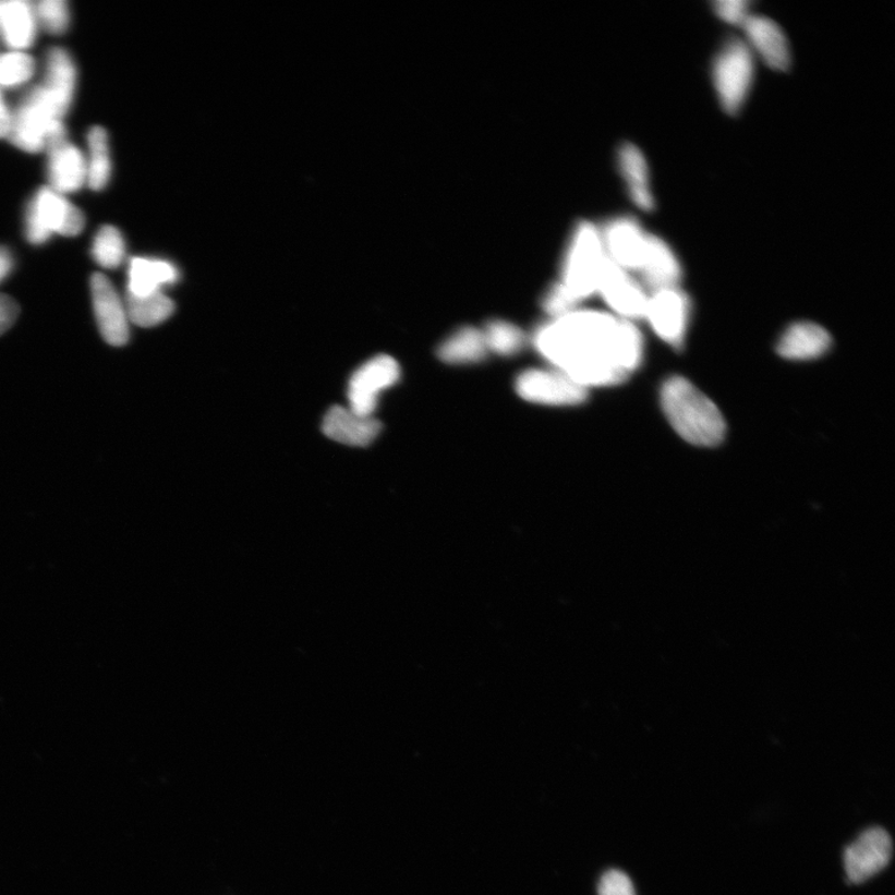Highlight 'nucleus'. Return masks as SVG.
Returning <instances> with one entry per match:
<instances>
[{"label":"nucleus","instance_id":"nucleus-25","mask_svg":"<svg viewBox=\"0 0 895 895\" xmlns=\"http://www.w3.org/2000/svg\"><path fill=\"white\" fill-rule=\"evenodd\" d=\"M90 157L87 159V184L94 191H101L108 184L111 176V159L109 137L105 129L93 128L87 135Z\"/></svg>","mask_w":895,"mask_h":895},{"label":"nucleus","instance_id":"nucleus-2","mask_svg":"<svg viewBox=\"0 0 895 895\" xmlns=\"http://www.w3.org/2000/svg\"><path fill=\"white\" fill-rule=\"evenodd\" d=\"M661 402L672 427L691 445L714 447L724 439L721 410L687 378H668L661 389Z\"/></svg>","mask_w":895,"mask_h":895},{"label":"nucleus","instance_id":"nucleus-23","mask_svg":"<svg viewBox=\"0 0 895 895\" xmlns=\"http://www.w3.org/2000/svg\"><path fill=\"white\" fill-rule=\"evenodd\" d=\"M486 353L483 331L469 326L451 334L438 349V358L449 365H471L483 361Z\"/></svg>","mask_w":895,"mask_h":895},{"label":"nucleus","instance_id":"nucleus-6","mask_svg":"<svg viewBox=\"0 0 895 895\" xmlns=\"http://www.w3.org/2000/svg\"><path fill=\"white\" fill-rule=\"evenodd\" d=\"M754 57L747 43L733 39L725 44L713 66V82L724 111L738 113L754 82Z\"/></svg>","mask_w":895,"mask_h":895},{"label":"nucleus","instance_id":"nucleus-31","mask_svg":"<svg viewBox=\"0 0 895 895\" xmlns=\"http://www.w3.org/2000/svg\"><path fill=\"white\" fill-rule=\"evenodd\" d=\"M714 11L722 21L741 26L750 15V4L743 0H719L714 3Z\"/></svg>","mask_w":895,"mask_h":895},{"label":"nucleus","instance_id":"nucleus-8","mask_svg":"<svg viewBox=\"0 0 895 895\" xmlns=\"http://www.w3.org/2000/svg\"><path fill=\"white\" fill-rule=\"evenodd\" d=\"M400 377L401 368L395 359L383 354L370 360L350 379L349 409L372 416L377 409L379 395L395 386Z\"/></svg>","mask_w":895,"mask_h":895},{"label":"nucleus","instance_id":"nucleus-16","mask_svg":"<svg viewBox=\"0 0 895 895\" xmlns=\"http://www.w3.org/2000/svg\"><path fill=\"white\" fill-rule=\"evenodd\" d=\"M383 430V425L374 415H361L343 407H334L327 412L323 431L327 437L341 445L352 447H367Z\"/></svg>","mask_w":895,"mask_h":895},{"label":"nucleus","instance_id":"nucleus-22","mask_svg":"<svg viewBox=\"0 0 895 895\" xmlns=\"http://www.w3.org/2000/svg\"><path fill=\"white\" fill-rule=\"evenodd\" d=\"M43 86L47 88L60 110L66 114L74 99L76 68L65 49L55 48L49 51L46 83Z\"/></svg>","mask_w":895,"mask_h":895},{"label":"nucleus","instance_id":"nucleus-11","mask_svg":"<svg viewBox=\"0 0 895 895\" xmlns=\"http://www.w3.org/2000/svg\"><path fill=\"white\" fill-rule=\"evenodd\" d=\"M690 305L678 288L652 292L644 318L663 341L675 348L684 343L689 322Z\"/></svg>","mask_w":895,"mask_h":895},{"label":"nucleus","instance_id":"nucleus-3","mask_svg":"<svg viewBox=\"0 0 895 895\" xmlns=\"http://www.w3.org/2000/svg\"><path fill=\"white\" fill-rule=\"evenodd\" d=\"M600 226L589 219L576 221L561 265L560 286L578 304L597 294L607 263Z\"/></svg>","mask_w":895,"mask_h":895},{"label":"nucleus","instance_id":"nucleus-29","mask_svg":"<svg viewBox=\"0 0 895 895\" xmlns=\"http://www.w3.org/2000/svg\"><path fill=\"white\" fill-rule=\"evenodd\" d=\"M34 9L44 29L52 34H61L68 29L70 13L64 0H41L34 4Z\"/></svg>","mask_w":895,"mask_h":895},{"label":"nucleus","instance_id":"nucleus-18","mask_svg":"<svg viewBox=\"0 0 895 895\" xmlns=\"http://www.w3.org/2000/svg\"><path fill=\"white\" fill-rule=\"evenodd\" d=\"M643 281L653 292L678 288L681 268L675 252L661 238L651 235L640 270Z\"/></svg>","mask_w":895,"mask_h":895},{"label":"nucleus","instance_id":"nucleus-15","mask_svg":"<svg viewBox=\"0 0 895 895\" xmlns=\"http://www.w3.org/2000/svg\"><path fill=\"white\" fill-rule=\"evenodd\" d=\"M47 150L50 189L60 194L82 189L87 181V159L82 150L68 140L58 142Z\"/></svg>","mask_w":895,"mask_h":895},{"label":"nucleus","instance_id":"nucleus-5","mask_svg":"<svg viewBox=\"0 0 895 895\" xmlns=\"http://www.w3.org/2000/svg\"><path fill=\"white\" fill-rule=\"evenodd\" d=\"M84 227L83 211L50 188L35 193L26 209L25 233L33 244L46 243L52 234L75 237Z\"/></svg>","mask_w":895,"mask_h":895},{"label":"nucleus","instance_id":"nucleus-4","mask_svg":"<svg viewBox=\"0 0 895 895\" xmlns=\"http://www.w3.org/2000/svg\"><path fill=\"white\" fill-rule=\"evenodd\" d=\"M64 117L65 113L60 110L46 87H34L12 112V125L8 137L26 153H40L66 140Z\"/></svg>","mask_w":895,"mask_h":895},{"label":"nucleus","instance_id":"nucleus-10","mask_svg":"<svg viewBox=\"0 0 895 895\" xmlns=\"http://www.w3.org/2000/svg\"><path fill=\"white\" fill-rule=\"evenodd\" d=\"M597 295L605 300L616 317L627 322L644 318L650 300V295L631 277V273L620 269L609 259L602 273Z\"/></svg>","mask_w":895,"mask_h":895},{"label":"nucleus","instance_id":"nucleus-7","mask_svg":"<svg viewBox=\"0 0 895 895\" xmlns=\"http://www.w3.org/2000/svg\"><path fill=\"white\" fill-rule=\"evenodd\" d=\"M517 392L531 403L569 407L586 402L588 389L557 370H528L517 378Z\"/></svg>","mask_w":895,"mask_h":895},{"label":"nucleus","instance_id":"nucleus-27","mask_svg":"<svg viewBox=\"0 0 895 895\" xmlns=\"http://www.w3.org/2000/svg\"><path fill=\"white\" fill-rule=\"evenodd\" d=\"M126 245L118 228L104 226L94 238L93 256L106 269L120 267L125 259Z\"/></svg>","mask_w":895,"mask_h":895},{"label":"nucleus","instance_id":"nucleus-13","mask_svg":"<svg viewBox=\"0 0 895 895\" xmlns=\"http://www.w3.org/2000/svg\"><path fill=\"white\" fill-rule=\"evenodd\" d=\"M94 312L99 330L106 342L112 346L126 344L130 338V320L126 305L117 289L104 274L92 278Z\"/></svg>","mask_w":895,"mask_h":895},{"label":"nucleus","instance_id":"nucleus-32","mask_svg":"<svg viewBox=\"0 0 895 895\" xmlns=\"http://www.w3.org/2000/svg\"><path fill=\"white\" fill-rule=\"evenodd\" d=\"M20 315V306L8 295L0 294V335L11 329Z\"/></svg>","mask_w":895,"mask_h":895},{"label":"nucleus","instance_id":"nucleus-34","mask_svg":"<svg viewBox=\"0 0 895 895\" xmlns=\"http://www.w3.org/2000/svg\"><path fill=\"white\" fill-rule=\"evenodd\" d=\"M13 269V256L7 247L0 246V282H2Z\"/></svg>","mask_w":895,"mask_h":895},{"label":"nucleus","instance_id":"nucleus-9","mask_svg":"<svg viewBox=\"0 0 895 895\" xmlns=\"http://www.w3.org/2000/svg\"><path fill=\"white\" fill-rule=\"evenodd\" d=\"M600 229L607 258L628 273L640 270L650 234L637 219L616 217Z\"/></svg>","mask_w":895,"mask_h":895},{"label":"nucleus","instance_id":"nucleus-19","mask_svg":"<svg viewBox=\"0 0 895 895\" xmlns=\"http://www.w3.org/2000/svg\"><path fill=\"white\" fill-rule=\"evenodd\" d=\"M617 164L626 183L629 198L642 210H652L654 197L651 189L650 168L640 148L624 144L618 148Z\"/></svg>","mask_w":895,"mask_h":895},{"label":"nucleus","instance_id":"nucleus-20","mask_svg":"<svg viewBox=\"0 0 895 895\" xmlns=\"http://www.w3.org/2000/svg\"><path fill=\"white\" fill-rule=\"evenodd\" d=\"M831 342L830 334L820 325L799 323L788 327L778 341L777 352L787 360H812L825 354Z\"/></svg>","mask_w":895,"mask_h":895},{"label":"nucleus","instance_id":"nucleus-1","mask_svg":"<svg viewBox=\"0 0 895 895\" xmlns=\"http://www.w3.org/2000/svg\"><path fill=\"white\" fill-rule=\"evenodd\" d=\"M536 350L583 388L615 386L640 366L643 338L632 322L595 310L575 312L539 327Z\"/></svg>","mask_w":895,"mask_h":895},{"label":"nucleus","instance_id":"nucleus-26","mask_svg":"<svg viewBox=\"0 0 895 895\" xmlns=\"http://www.w3.org/2000/svg\"><path fill=\"white\" fill-rule=\"evenodd\" d=\"M487 351L500 356H513L525 346V335L518 326L508 322L495 320L486 325L483 330Z\"/></svg>","mask_w":895,"mask_h":895},{"label":"nucleus","instance_id":"nucleus-14","mask_svg":"<svg viewBox=\"0 0 895 895\" xmlns=\"http://www.w3.org/2000/svg\"><path fill=\"white\" fill-rule=\"evenodd\" d=\"M749 41L765 63L774 70L786 71L791 65V50L779 25L764 15L750 14L741 25Z\"/></svg>","mask_w":895,"mask_h":895},{"label":"nucleus","instance_id":"nucleus-12","mask_svg":"<svg viewBox=\"0 0 895 895\" xmlns=\"http://www.w3.org/2000/svg\"><path fill=\"white\" fill-rule=\"evenodd\" d=\"M893 842L881 827L867 830L845 852L848 881L861 884L880 873L891 862Z\"/></svg>","mask_w":895,"mask_h":895},{"label":"nucleus","instance_id":"nucleus-30","mask_svg":"<svg viewBox=\"0 0 895 895\" xmlns=\"http://www.w3.org/2000/svg\"><path fill=\"white\" fill-rule=\"evenodd\" d=\"M543 306L545 312L553 318L561 317L580 309V304L576 303L558 282L547 289L543 299Z\"/></svg>","mask_w":895,"mask_h":895},{"label":"nucleus","instance_id":"nucleus-28","mask_svg":"<svg viewBox=\"0 0 895 895\" xmlns=\"http://www.w3.org/2000/svg\"><path fill=\"white\" fill-rule=\"evenodd\" d=\"M34 71L35 61L24 51L12 50L0 56V86H21L29 82Z\"/></svg>","mask_w":895,"mask_h":895},{"label":"nucleus","instance_id":"nucleus-21","mask_svg":"<svg viewBox=\"0 0 895 895\" xmlns=\"http://www.w3.org/2000/svg\"><path fill=\"white\" fill-rule=\"evenodd\" d=\"M180 274L174 265L167 261L134 258L129 268V292L134 297H146L161 292L164 287L179 281Z\"/></svg>","mask_w":895,"mask_h":895},{"label":"nucleus","instance_id":"nucleus-33","mask_svg":"<svg viewBox=\"0 0 895 895\" xmlns=\"http://www.w3.org/2000/svg\"><path fill=\"white\" fill-rule=\"evenodd\" d=\"M12 125V112L9 111L8 106L0 93V138L8 137Z\"/></svg>","mask_w":895,"mask_h":895},{"label":"nucleus","instance_id":"nucleus-17","mask_svg":"<svg viewBox=\"0 0 895 895\" xmlns=\"http://www.w3.org/2000/svg\"><path fill=\"white\" fill-rule=\"evenodd\" d=\"M38 21L34 4L26 0H0V38L15 51L33 46Z\"/></svg>","mask_w":895,"mask_h":895},{"label":"nucleus","instance_id":"nucleus-24","mask_svg":"<svg viewBox=\"0 0 895 895\" xmlns=\"http://www.w3.org/2000/svg\"><path fill=\"white\" fill-rule=\"evenodd\" d=\"M125 305L130 323L141 327L162 324L174 312L173 301L162 291L146 297L128 294Z\"/></svg>","mask_w":895,"mask_h":895}]
</instances>
